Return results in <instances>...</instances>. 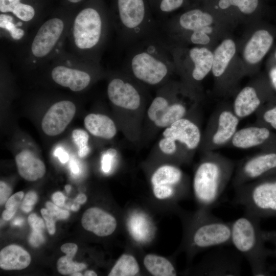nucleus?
<instances>
[{
	"label": "nucleus",
	"instance_id": "f257e3e1",
	"mask_svg": "<svg viewBox=\"0 0 276 276\" xmlns=\"http://www.w3.org/2000/svg\"><path fill=\"white\" fill-rule=\"evenodd\" d=\"M125 59L126 72L150 86L163 83L175 67L172 55L157 34L130 45Z\"/></svg>",
	"mask_w": 276,
	"mask_h": 276
},
{
	"label": "nucleus",
	"instance_id": "f03ea898",
	"mask_svg": "<svg viewBox=\"0 0 276 276\" xmlns=\"http://www.w3.org/2000/svg\"><path fill=\"white\" fill-rule=\"evenodd\" d=\"M203 154L194 171L192 190L199 209L212 211L232 180L236 163L215 151Z\"/></svg>",
	"mask_w": 276,
	"mask_h": 276
},
{
	"label": "nucleus",
	"instance_id": "7ed1b4c3",
	"mask_svg": "<svg viewBox=\"0 0 276 276\" xmlns=\"http://www.w3.org/2000/svg\"><path fill=\"white\" fill-rule=\"evenodd\" d=\"M231 222L214 215L211 210L198 209L187 224L185 247L192 256L212 248L231 245Z\"/></svg>",
	"mask_w": 276,
	"mask_h": 276
},
{
	"label": "nucleus",
	"instance_id": "20e7f679",
	"mask_svg": "<svg viewBox=\"0 0 276 276\" xmlns=\"http://www.w3.org/2000/svg\"><path fill=\"white\" fill-rule=\"evenodd\" d=\"M260 219L244 213L231 222V245L246 259L254 275H265V258L267 250L264 246L263 232L260 227Z\"/></svg>",
	"mask_w": 276,
	"mask_h": 276
},
{
	"label": "nucleus",
	"instance_id": "39448f33",
	"mask_svg": "<svg viewBox=\"0 0 276 276\" xmlns=\"http://www.w3.org/2000/svg\"><path fill=\"white\" fill-rule=\"evenodd\" d=\"M113 24L120 39L131 45L159 32L160 24L147 13L144 0H117Z\"/></svg>",
	"mask_w": 276,
	"mask_h": 276
},
{
	"label": "nucleus",
	"instance_id": "423d86ee",
	"mask_svg": "<svg viewBox=\"0 0 276 276\" xmlns=\"http://www.w3.org/2000/svg\"><path fill=\"white\" fill-rule=\"evenodd\" d=\"M234 204L260 219L276 215V176L269 175L234 188Z\"/></svg>",
	"mask_w": 276,
	"mask_h": 276
},
{
	"label": "nucleus",
	"instance_id": "0eeeda50",
	"mask_svg": "<svg viewBox=\"0 0 276 276\" xmlns=\"http://www.w3.org/2000/svg\"><path fill=\"white\" fill-rule=\"evenodd\" d=\"M241 120L235 114L232 105L223 103L212 112L202 134L200 149L204 153L227 147L238 129Z\"/></svg>",
	"mask_w": 276,
	"mask_h": 276
},
{
	"label": "nucleus",
	"instance_id": "6e6552de",
	"mask_svg": "<svg viewBox=\"0 0 276 276\" xmlns=\"http://www.w3.org/2000/svg\"><path fill=\"white\" fill-rule=\"evenodd\" d=\"M107 26V22L97 9H83L73 22L72 35L75 45L85 51L98 49L106 36Z\"/></svg>",
	"mask_w": 276,
	"mask_h": 276
},
{
	"label": "nucleus",
	"instance_id": "1a4fd4ad",
	"mask_svg": "<svg viewBox=\"0 0 276 276\" xmlns=\"http://www.w3.org/2000/svg\"><path fill=\"white\" fill-rule=\"evenodd\" d=\"M150 182L153 195L159 200L179 198L187 191L185 176L175 165H164L158 167L152 173Z\"/></svg>",
	"mask_w": 276,
	"mask_h": 276
},
{
	"label": "nucleus",
	"instance_id": "9d476101",
	"mask_svg": "<svg viewBox=\"0 0 276 276\" xmlns=\"http://www.w3.org/2000/svg\"><path fill=\"white\" fill-rule=\"evenodd\" d=\"M276 171V152L266 151L246 157L236 163L232 179L233 188L250 182Z\"/></svg>",
	"mask_w": 276,
	"mask_h": 276
},
{
	"label": "nucleus",
	"instance_id": "9b49d317",
	"mask_svg": "<svg viewBox=\"0 0 276 276\" xmlns=\"http://www.w3.org/2000/svg\"><path fill=\"white\" fill-rule=\"evenodd\" d=\"M218 247L208 253L196 270L197 273L211 276H236L241 273L242 256L234 248Z\"/></svg>",
	"mask_w": 276,
	"mask_h": 276
},
{
	"label": "nucleus",
	"instance_id": "f8f14e48",
	"mask_svg": "<svg viewBox=\"0 0 276 276\" xmlns=\"http://www.w3.org/2000/svg\"><path fill=\"white\" fill-rule=\"evenodd\" d=\"M166 86H164L152 101L148 111L149 119L157 127L167 128L174 122L186 117L192 109H188L185 104L175 101L171 103L168 98Z\"/></svg>",
	"mask_w": 276,
	"mask_h": 276
},
{
	"label": "nucleus",
	"instance_id": "ddd939ff",
	"mask_svg": "<svg viewBox=\"0 0 276 276\" xmlns=\"http://www.w3.org/2000/svg\"><path fill=\"white\" fill-rule=\"evenodd\" d=\"M64 28V24L59 18H50L39 28L33 38L31 51L37 58L47 56L59 41Z\"/></svg>",
	"mask_w": 276,
	"mask_h": 276
},
{
	"label": "nucleus",
	"instance_id": "4468645a",
	"mask_svg": "<svg viewBox=\"0 0 276 276\" xmlns=\"http://www.w3.org/2000/svg\"><path fill=\"white\" fill-rule=\"evenodd\" d=\"M108 99L114 105L128 110L139 108L142 95L138 87L128 79L118 76L112 79L107 86Z\"/></svg>",
	"mask_w": 276,
	"mask_h": 276
},
{
	"label": "nucleus",
	"instance_id": "2eb2a0df",
	"mask_svg": "<svg viewBox=\"0 0 276 276\" xmlns=\"http://www.w3.org/2000/svg\"><path fill=\"white\" fill-rule=\"evenodd\" d=\"M76 113L75 104L68 100L54 104L43 116L41 127L45 134L55 136L61 133L72 121Z\"/></svg>",
	"mask_w": 276,
	"mask_h": 276
},
{
	"label": "nucleus",
	"instance_id": "dca6fc26",
	"mask_svg": "<svg viewBox=\"0 0 276 276\" xmlns=\"http://www.w3.org/2000/svg\"><path fill=\"white\" fill-rule=\"evenodd\" d=\"M163 135L164 137L172 139L190 151L200 147L202 136L199 126L195 122L186 117L167 127Z\"/></svg>",
	"mask_w": 276,
	"mask_h": 276
},
{
	"label": "nucleus",
	"instance_id": "f3484780",
	"mask_svg": "<svg viewBox=\"0 0 276 276\" xmlns=\"http://www.w3.org/2000/svg\"><path fill=\"white\" fill-rule=\"evenodd\" d=\"M272 139V134L268 127L256 123L238 129L227 147L240 149L263 148Z\"/></svg>",
	"mask_w": 276,
	"mask_h": 276
},
{
	"label": "nucleus",
	"instance_id": "a211bd4d",
	"mask_svg": "<svg viewBox=\"0 0 276 276\" xmlns=\"http://www.w3.org/2000/svg\"><path fill=\"white\" fill-rule=\"evenodd\" d=\"M81 223L85 229L99 237L111 235L117 226L114 217L98 207L87 209L82 216Z\"/></svg>",
	"mask_w": 276,
	"mask_h": 276
},
{
	"label": "nucleus",
	"instance_id": "6ab92c4d",
	"mask_svg": "<svg viewBox=\"0 0 276 276\" xmlns=\"http://www.w3.org/2000/svg\"><path fill=\"white\" fill-rule=\"evenodd\" d=\"M51 77L56 83L68 87L73 91L85 89L89 85L91 80V76L88 72L61 65L53 68Z\"/></svg>",
	"mask_w": 276,
	"mask_h": 276
},
{
	"label": "nucleus",
	"instance_id": "aec40b11",
	"mask_svg": "<svg viewBox=\"0 0 276 276\" xmlns=\"http://www.w3.org/2000/svg\"><path fill=\"white\" fill-rule=\"evenodd\" d=\"M263 101L257 88L248 85L238 93L232 105L235 114L241 120L255 113L262 106Z\"/></svg>",
	"mask_w": 276,
	"mask_h": 276
},
{
	"label": "nucleus",
	"instance_id": "412c9836",
	"mask_svg": "<svg viewBox=\"0 0 276 276\" xmlns=\"http://www.w3.org/2000/svg\"><path fill=\"white\" fill-rule=\"evenodd\" d=\"M192 66L189 77L194 82L202 81L212 70L213 54L206 48L194 47L187 52Z\"/></svg>",
	"mask_w": 276,
	"mask_h": 276
},
{
	"label": "nucleus",
	"instance_id": "4be33fe9",
	"mask_svg": "<svg viewBox=\"0 0 276 276\" xmlns=\"http://www.w3.org/2000/svg\"><path fill=\"white\" fill-rule=\"evenodd\" d=\"M273 38L266 30H260L255 32L246 44L243 56L250 64L258 63L270 49Z\"/></svg>",
	"mask_w": 276,
	"mask_h": 276
},
{
	"label": "nucleus",
	"instance_id": "5701e85b",
	"mask_svg": "<svg viewBox=\"0 0 276 276\" xmlns=\"http://www.w3.org/2000/svg\"><path fill=\"white\" fill-rule=\"evenodd\" d=\"M15 162L19 174L28 181H33L42 178L46 171L43 162L29 150L18 153Z\"/></svg>",
	"mask_w": 276,
	"mask_h": 276
},
{
	"label": "nucleus",
	"instance_id": "b1692460",
	"mask_svg": "<svg viewBox=\"0 0 276 276\" xmlns=\"http://www.w3.org/2000/svg\"><path fill=\"white\" fill-rule=\"evenodd\" d=\"M30 254L21 246L12 244L3 248L0 252V267L4 270H21L31 262Z\"/></svg>",
	"mask_w": 276,
	"mask_h": 276
},
{
	"label": "nucleus",
	"instance_id": "393cba45",
	"mask_svg": "<svg viewBox=\"0 0 276 276\" xmlns=\"http://www.w3.org/2000/svg\"><path fill=\"white\" fill-rule=\"evenodd\" d=\"M84 124L89 133L95 136L111 139L117 133L114 122L104 114L90 113L85 117Z\"/></svg>",
	"mask_w": 276,
	"mask_h": 276
},
{
	"label": "nucleus",
	"instance_id": "a878e982",
	"mask_svg": "<svg viewBox=\"0 0 276 276\" xmlns=\"http://www.w3.org/2000/svg\"><path fill=\"white\" fill-rule=\"evenodd\" d=\"M236 49L235 42L230 39L224 40L215 49L212 68L215 77L220 78L224 75L236 53Z\"/></svg>",
	"mask_w": 276,
	"mask_h": 276
},
{
	"label": "nucleus",
	"instance_id": "bb28decb",
	"mask_svg": "<svg viewBox=\"0 0 276 276\" xmlns=\"http://www.w3.org/2000/svg\"><path fill=\"white\" fill-rule=\"evenodd\" d=\"M143 264L148 272L154 276H174L177 270L167 258L154 254H148L143 259Z\"/></svg>",
	"mask_w": 276,
	"mask_h": 276
},
{
	"label": "nucleus",
	"instance_id": "cd10ccee",
	"mask_svg": "<svg viewBox=\"0 0 276 276\" xmlns=\"http://www.w3.org/2000/svg\"><path fill=\"white\" fill-rule=\"evenodd\" d=\"M60 249L66 255L60 258L57 261V268L59 273L64 275L72 274L86 268L85 264L76 263L72 261L78 249L76 244L72 243L64 244L61 246Z\"/></svg>",
	"mask_w": 276,
	"mask_h": 276
},
{
	"label": "nucleus",
	"instance_id": "c85d7f7f",
	"mask_svg": "<svg viewBox=\"0 0 276 276\" xmlns=\"http://www.w3.org/2000/svg\"><path fill=\"white\" fill-rule=\"evenodd\" d=\"M140 272V267L135 257L131 254L122 255L109 272V276H134Z\"/></svg>",
	"mask_w": 276,
	"mask_h": 276
},
{
	"label": "nucleus",
	"instance_id": "c756f323",
	"mask_svg": "<svg viewBox=\"0 0 276 276\" xmlns=\"http://www.w3.org/2000/svg\"><path fill=\"white\" fill-rule=\"evenodd\" d=\"M256 123L270 126L276 130V104L268 108L261 107L256 113Z\"/></svg>",
	"mask_w": 276,
	"mask_h": 276
},
{
	"label": "nucleus",
	"instance_id": "7c9ffc66",
	"mask_svg": "<svg viewBox=\"0 0 276 276\" xmlns=\"http://www.w3.org/2000/svg\"><path fill=\"white\" fill-rule=\"evenodd\" d=\"M13 17L8 14H1L0 27L7 31L14 40H19L24 36V31L13 23Z\"/></svg>",
	"mask_w": 276,
	"mask_h": 276
},
{
	"label": "nucleus",
	"instance_id": "2f4dec72",
	"mask_svg": "<svg viewBox=\"0 0 276 276\" xmlns=\"http://www.w3.org/2000/svg\"><path fill=\"white\" fill-rule=\"evenodd\" d=\"M213 29L210 26L201 28L191 33L189 36V41L193 44L206 45L210 41L208 34L212 32Z\"/></svg>",
	"mask_w": 276,
	"mask_h": 276
},
{
	"label": "nucleus",
	"instance_id": "473e14b6",
	"mask_svg": "<svg viewBox=\"0 0 276 276\" xmlns=\"http://www.w3.org/2000/svg\"><path fill=\"white\" fill-rule=\"evenodd\" d=\"M12 13L21 20L29 21L34 16L35 10L32 6L20 3Z\"/></svg>",
	"mask_w": 276,
	"mask_h": 276
},
{
	"label": "nucleus",
	"instance_id": "72a5a7b5",
	"mask_svg": "<svg viewBox=\"0 0 276 276\" xmlns=\"http://www.w3.org/2000/svg\"><path fill=\"white\" fill-rule=\"evenodd\" d=\"M231 5L237 7L245 14L254 12L258 5V0H228Z\"/></svg>",
	"mask_w": 276,
	"mask_h": 276
},
{
	"label": "nucleus",
	"instance_id": "f704fd0d",
	"mask_svg": "<svg viewBox=\"0 0 276 276\" xmlns=\"http://www.w3.org/2000/svg\"><path fill=\"white\" fill-rule=\"evenodd\" d=\"M177 142L169 137H164L158 143L162 152L167 155H173L177 151Z\"/></svg>",
	"mask_w": 276,
	"mask_h": 276
},
{
	"label": "nucleus",
	"instance_id": "c9c22d12",
	"mask_svg": "<svg viewBox=\"0 0 276 276\" xmlns=\"http://www.w3.org/2000/svg\"><path fill=\"white\" fill-rule=\"evenodd\" d=\"M185 0H160L158 5V9L162 14L171 12L183 4Z\"/></svg>",
	"mask_w": 276,
	"mask_h": 276
},
{
	"label": "nucleus",
	"instance_id": "e433bc0d",
	"mask_svg": "<svg viewBox=\"0 0 276 276\" xmlns=\"http://www.w3.org/2000/svg\"><path fill=\"white\" fill-rule=\"evenodd\" d=\"M72 139L79 149L88 146L89 135L87 132L82 129H76L72 131Z\"/></svg>",
	"mask_w": 276,
	"mask_h": 276
},
{
	"label": "nucleus",
	"instance_id": "4c0bfd02",
	"mask_svg": "<svg viewBox=\"0 0 276 276\" xmlns=\"http://www.w3.org/2000/svg\"><path fill=\"white\" fill-rule=\"evenodd\" d=\"M46 207L49 213L56 220L65 219L69 216L68 211L59 209L56 204L52 202H47Z\"/></svg>",
	"mask_w": 276,
	"mask_h": 276
},
{
	"label": "nucleus",
	"instance_id": "58836bf2",
	"mask_svg": "<svg viewBox=\"0 0 276 276\" xmlns=\"http://www.w3.org/2000/svg\"><path fill=\"white\" fill-rule=\"evenodd\" d=\"M37 199L38 197L35 192H29L26 195L21 204L22 210L26 213L30 212L32 210L33 205L36 203Z\"/></svg>",
	"mask_w": 276,
	"mask_h": 276
},
{
	"label": "nucleus",
	"instance_id": "ea45409f",
	"mask_svg": "<svg viewBox=\"0 0 276 276\" xmlns=\"http://www.w3.org/2000/svg\"><path fill=\"white\" fill-rule=\"evenodd\" d=\"M41 214L44 219L47 229L50 234L53 235L55 233V222L56 220L49 213L47 209H42Z\"/></svg>",
	"mask_w": 276,
	"mask_h": 276
},
{
	"label": "nucleus",
	"instance_id": "a19ab883",
	"mask_svg": "<svg viewBox=\"0 0 276 276\" xmlns=\"http://www.w3.org/2000/svg\"><path fill=\"white\" fill-rule=\"evenodd\" d=\"M28 221L32 231L42 232L44 228V223L43 220L35 214L30 215Z\"/></svg>",
	"mask_w": 276,
	"mask_h": 276
},
{
	"label": "nucleus",
	"instance_id": "79ce46f5",
	"mask_svg": "<svg viewBox=\"0 0 276 276\" xmlns=\"http://www.w3.org/2000/svg\"><path fill=\"white\" fill-rule=\"evenodd\" d=\"M20 0H0V11L2 13L12 12L21 2Z\"/></svg>",
	"mask_w": 276,
	"mask_h": 276
},
{
	"label": "nucleus",
	"instance_id": "37998d69",
	"mask_svg": "<svg viewBox=\"0 0 276 276\" xmlns=\"http://www.w3.org/2000/svg\"><path fill=\"white\" fill-rule=\"evenodd\" d=\"M24 192L20 191L12 195L9 198L6 203V209L18 208V205L24 197Z\"/></svg>",
	"mask_w": 276,
	"mask_h": 276
},
{
	"label": "nucleus",
	"instance_id": "c03bdc74",
	"mask_svg": "<svg viewBox=\"0 0 276 276\" xmlns=\"http://www.w3.org/2000/svg\"><path fill=\"white\" fill-rule=\"evenodd\" d=\"M116 151L114 149H109L106 154H105L102 159V168L104 172H108L111 168L112 158L115 155Z\"/></svg>",
	"mask_w": 276,
	"mask_h": 276
},
{
	"label": "nucleus",
	"instance_id": "a18cd8bd",
	"mask_svg": "<svg viewBox=\"0 0 276 276\" xmlns=\"http://www.w3.org/2000/svg\"><path fill=\"white\" fill-rule=\"evenodd\" d=\"M12 189L10 187L3 181L0 182V202L1 205L3 204L9 199Z\"/></svg>",
	"mask_w": 276,
	"mask_h": 276
},
{
	"label": "nucleus",
	"instance_id": "49530a36",
	"mask_svg": "<svg viewBox=\"0 0 276 276\" xmlns=\"http://www.w3.org/2000/svg\"><path fill=\"white\" fill-rule=\"evenodd\" d=\"M44 240V239L42 234V232L32 231L29 240L31 245L37 247L43 243Z\"/></svg>",
	"mask_w": 276,
	"mask_h": 276
},
{
	"label": "nucleus",
	"instance_id": "de8ad7c7",
	"mask_svg": "<svg viewBox=\"0 0 276 276\" xmlns=\"http://www.w3.org/2000/svg\"><path fill=\"white\" fill-rule=\"evenodd\" d=\"M54 155L58 157L61 163H65L68 160V154L61 147H58L56 149Z\"/></svg>",
	"mask_w": 276,
	"mask_h": 276
},
{
	"label": "nucleus",
	"instance_id": "09e8293b",
	"mask_svg": "<svg viewBox=\"0 0 276 276\" xmlns=\"http://www.w3.org/2000/svg\"><path fill=\"white\" fill-rule=\"evenodd\" d=\"M52 198L54 203L57 206H62L63 205L65 201V197L61 192H57L54 193Z\"/></svg>",
	"mask_w": 276,
	"mask_h": 276
},
{
	"label": "nucleus",
	"instance_id": "8fccbe9b",
	"mask_svg": "<svg viewBox=\"0 0 276 276\" xmlns=\"http://www.w3.org/2000/svg\"><path fill=\"white\" fill-rule=\"evenodd\" d=\"M17 209V208L6 209V210L3 211L2 214L3 219L7 221L11 219L15 214Z\"/></svg>",
	"mask_w": 276,
	"mask_h": 276
},
{
	"label": "nucleus",
	"instance_id": "3c124183",
	"mask_svg": "<svg viewBox=\"0 0 276 276\" xmlns=\"http://www.w3.org/2000/svg\"><path fill=\"white\" fill-rule=\"evenodd\" d=\"M70 166L71 171L73 174L76 175L79 173L80 169L78 164L76 163L75 161L72 160L70 162Z\"/></svg>",
	"mask_w": 276,
	"mask_h": 276
},
{
	"label": "nucleus",
	"instance_id": "603ef678",
	"mask_svg": "<svg viewBox=\"0 0 276 276\" xmlns=\"http://www.w3.org/2000/svg\"><path fill=\"white\" fill-rule=\"evenodd\" d=\"M89 150L90 149L88 146L84 148H83L81 149H79L78 152V155L80 157H84V156H85L86 155L88 154V153L89 152Z\"/></svg>",
	"mask_w": 276,
	"mask_h": 276
},
{
	"label": "nucleus",
	"instance_id": "864d4df0",
	"mask_svg": "<svg viewBox=\"0 0 276 276\" xmlns=\"http://www.w3.org/2000/svg\"><path fill=\"white\" fill-rule=\"evenodd\" d=\"M218 5L219 7L222 9H227L231 6L228 0H220Z\"/></svg>",
	"mask_w": 276,
	"mask_h": 276
},
{
	"label": "nucleus",
	"instance_id": "5fc2aeb1",
	"mask_svg": "<svg viewBox=\"0 0 276 276\" xmlns=\"http://www.w3.org/2000/svg\"><path fill=\"white\" fill-rule=\"evenodd\" d=\"M270 77L272 84L276 89V67L273 68L270 72Z\"/></svg>",
	"mask_w": 276,
	"mask_h": 276
},
{
	"label": "nucleus",
	"instance_id": "6e6d98bb",
	"mask_svg": "<svg viewBox=\"0 0 276 276\" xmlns=\"http://www.w3.org/2000/svg\"><path fill=\"white\" fill-rule=\"evenodd\" d=\"M87 198L85 194H80L76 197L75 201L79 204H83L86 201Z\"/></svg>",
	"mask_w": 276,
	"mask_h": 276
},
{
	"label": "nucleus",
	"instance_id": "4d7b16f0",
	"mask_svg": "<svg viewBox=\"0 0 276 276\" xmlns=\"http://www.w3.org/2000/svg\"><path fill=\"white\" fill-rule=\"evenodd\" d=\"M24 222V219L20 218L16 219L13 222L14 225H21Z\"/></svg>",
	"mask_w": 276,
	"mask_h": 276
},
{
	"label": "nucleus",
	"instance_id": "13d9d810",
	"mask_svg": "<svg viewBox=\"0 0 276 276\" xmlns=\"http://www.w3.org/2000/svg\"><path fill=\"white\" fill-rule=\"evenodd\" d=\"M97 274L93 270H87L84 272V275L86 276H96Z\"/></svg>",
	"mask_w": 276,
	"mask_h": 276
},
{
	"label": "nucleus",
	"instance_id": "bf43d9fd",
	"mask_svg": "<svg viewBox=\"0 0 276 276\" xmlns=\"http://www.w3.org/2000/svg\"><path fill=\"white\" fill-rule=\"evenodd\" d=\"M80 208V206L79 203L78 204H73L71 206V210L73 211H78Z\"/></svg>",
	"mask_w": 276,
	"mask_h": 276
},
{
	"label": "nucleus",
	"instance_id": "052dcab7",
	"mask_svg": "<svg viewBox=\"0 0 276 276\" xmlns=\"http://www.w3.org/2000/svg\"><path fill=\"white\" fill-rule=\"evenodd\" d=\"M65 189L67 192H69L71 190V187L70 185H66L65 186Z\"/></svg>",
	"mask_w": 276,
	"mask_h": 276
},
{
	"label": "nucleus",
	"instance_id": "680f3d73",
	"mask_svg": "<svg viewBox=\"0 0 276 276\" xmlns=\"http://www.w3.org/2000/svg\"><path fill=\"white\" fill-rule=\"evenodd\" d=\"M72 275H73V276H81V275H82V274L81 273L76 272L72 273Z\"/></svg>",
	"mask_w": 276,
	"mask_h": 276
},
{
	"label": "nucleus",
	"instance_id": "e2e57ef3",
	"mask_svg": "<svg viewBox=\"0 0 276 276\" xmlns=\"http://www.w3.org/2000/svg\"><path fill=\"white\" fill-rule=\"evenodd\" d=\"M67 1L71 3H76L79 2L82 0H67Z\"/></svg>",
	"mask_w": 276,
	"mask_h": 276
},
{
	"label": "nucleus",
	"instance_id": "0e129e2a",
	"mask_svg": "<svg viewBox=\"0 0 276 276\" xmlns=\"http://www.w3.org/2000/svg\"><path fill=\"white\" fill-rule=\"evenodd\" d=\"M274 237H275L274 241H275V249H276V236Z\"/></svg>",
	"mask_w": 276,
	"mask_h": 276
}]
</instances>
